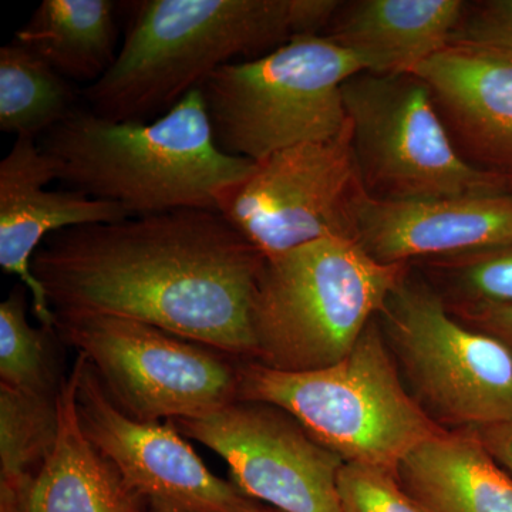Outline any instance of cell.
<instances>
[{
	"label": "cell",
	"mask_w": 512,
	"mask_h": 512,
	"mask_svg": "<svg viewBox=\"0 0 512 512\" xmlns=\"http://www.w3.org/2000/svg\"><path fill=\"white\" fill-rule=\"evenodd\" d=\"M264 262L220 212L183 208L63 229L32 272L55 313L133 319L254 362Z\"/></svg>",
	"instance_id": "cell-1"
},
{
	"label": "cell",
	"mask_w": 512,
	"mask_h": 512,
	"mask_svg": "<svg viewBox=\"0 0 512 512\" xmlns=\"http://www.w3.org/2000/svg\"><path fill=\"white\" fill-rule=\"evenodd\" d=\"M336 0H143L128 3L116 60L84 90L87 109L113 121L170 110L238 57L264 56L296 36L319 35Z\"/></svg>",
	"instance_id": "cell-2"
},
{
	"label": "cell",
	"mask_w": 512,
	"mask_h": 512,
	"mask_svg": "<svg viewBox=\"0 0 512 512\" xmlns=\"http://www.w3.org/2000/svg\"><path fill=\"white\" fill-rule=\"evenodd\" d=\"M39 146L56 180L114 202L130 217L215 210V195L248 177L256 164L218 147L201 89L153 121H113L77 109Z\"/></svg>",
	"instance_id": "cell-3"
},
{
	"label": "cell",
	"mask_w": 512,
	"mask_h": 512,
	"mask_svg": "<svg viewBox=\"0 0 512 512\" xmlns=\"http://www.w3.org/2000/svg\"><path fill=\"white\" fill-rule=\"evenodd\" d=\"M407 274L409 265L380 264L349 238L265 259L252 302L254 362L291 373L335 365Z\"/></svg>",
	"instance_id": "cell-4"
},
{
	"label": "cell",
	"mask_w": 512,
	"mask_h": 512,
	"mask_svg": "<svg viewBox=\"0 0 512 512\" xmlns=\"http://www.w3.org/2000/svg\"><path fill=\"white\" fill-rule=\"evenodd\" d=\"M389 349L376 318L348 356L323 369L279 372L241 360L238 400L285 410L345 463L396 473L413 448L444 429L406 389Z\"/></svg>",
	"instance_id": "cell-5"
},
{
	"label": "cell",
	"mask_w": 512,
	"mask_h": 512,
	"mask_svg": "<svg viewBox=\"0 0 512 512\" xmlns=\"http://www.w3.org/2000/svg\"><path fill=\"white\" fill-rule=\"evenodd\" d=\"M366 72L325 35L296 36L272 52L225 64L201 84L218 147L259 163L348 126L343 84Z\"/></svg>",
	"instance_id": "cell-6"
},
{
	"label": "cell",
	"mask_w": 512,
	"mask_h": 512,
	"mask_svg": "<svg viewBox=\"0 0 512 512\" xmlns=\"http://www.w3.org/2000/svg\"><path fill=\"white\" fill-rule=\"evenodd\" d=\"M377 319L410 394L440 427L512 420L511 350L458 320L440 291L407 274Z\"/></svg>",
	"instance_id": "cell-7"
},
{
	"label": "cell",
	"mask_w": 512,
	"mask_h": 512,
	"mask_svg": "<svg viewBox=\"0 0 512 512\" xmlns=\"http://www.w3.org/2000/svg\"><path fill=\"white\" fill-rule=\"evenodd\" d=\"M363 191L384 201L512 192L457 153L429 86L414 73L362 72L342 87Z\"/></svg>",
	"instance_id": "cell-8"
},
{
	"label": "cell",
	"mask_w": 512,
	"mask_h": 512,
	"mask_svg": "<svg viewBox=\"0 0 512 512\" xmlns=\"http://www.w3.org/2000/svg\"><path fill=\"white\" fill-rule=\"evenodd\" d=\"M55 318L59 339L89 360L111 400L133 419H194L238 400L237 357L133 319Z\"/></svg>",
	"instance_id": "cell-9"
},
{
	"label": "cell",
	"mask_w": 512,
	"mask_h": 512,
	"mask_svg": "<svg viewBox=\"0 0 512 512\" xmlns=\"http://www.w3.org/2000/svg\"><path fill=\"white\" fill-rule=\"evenodd\" d=\"M362 192L348 120L339 136L256 163L215 195V210L269 259L318 239H353L352 207Z\"/></svg>",
	"instance_id": "cell-10"
},
{
	"label": "cell",
	"mask_w": 512,
	"mask_h": 512,
	"mask_svg": "<svg viewBox=\"0 0 512 512\" xmlns=\"http://www.w3.org/2000/svg\"><path fill=\"white\" fill-rule=\"evenodd\" d=\"M167 424L220 454L234 484L252 500L281 512H342L338 477L345 461L285 410L235 400L217 412Z\"/></svg>",
	"instance_id": "cell-11"
},
{
	"label": "cell",
	"mask_w": 512,
	"mask_h": 512,
	"mask_svg": "<svg viewBox=\"0 0 512 512\" xmlns=\"http://www.w3.org/2000/svg\"><path fill=\"white\" fill-rule=\"evenodd\" d=\"M77 356L82 363L77 412L84 434L148 512H264L237 485L214 476L170 424L127 416L89 360Z\"/></svg>",
	"instance_id": "cell-12"
},
{
	"label": "cell",
	"mask_w": 512,
	"mask_h": 512,
	"mask_svg": "<svg viewBox=\"0 0 512 512\" xmlns=\"http://www.w3.org/2000/svg\"><path fill=\"white\" fill-rule=\"evenodd\" d=\"M352 222L353 239L380 264H417L511 241L512 192L384 201L363 191Z\"/></svg>",
	"instance_id": "cell-13"
},
{
	"label": "cell",
	"mask_w": 512,
	"mask_h": 512,
	"mask_svg": "<svg viewBox=\"0 0 512 512\" xmlns=\"http://www.w3.org/2000/svg\"><path fill=\"white\" fill-rule=\"evenodd\" d=\"M55 180V167L36 138L16 137L0 161V266L22 281L40 326L50 329H55V312L32 272L37 249L63 229L130 217L114 202L74 190H47Z\"/></svg>",
	"instance_id": "cell-14"
},
{
	"label": "cell",
	"mask_w": 512,
	"mask_h": 512,
	"mask_svg": "<svg viewBox=\"0 0 512 512\" xmlns=\"http://www.w3.org/2000/svg\"><path fill=\"white\" fill-rule=\"evenodd\" d=\"M413 73L429 86L460 157L512 181V62L447 47Z\"/></svg>",
	"instance_id": "cell-15"
},
{
	"label": "cell",
	"mask_w": 512,
	"mask_h": 512,
	"mask_svg": "<svg viewBox=\"0 0 512 512\" xmlns=\"http://www.w3.org/2000/svg\"><path fill=\"white\" fill-rule=\"evenodd\" d=\"M466 6L461 0L342 2L325 36L353 53L366 72L413 73L447 49Z\"/></svg>",
	"instance_id": "cell-16"
},
{
	"label": "cell",
	"mask_w": 512,
	"mask_h": 512,
	"mask_svg": "<svg viewBox=\"0 0 512 512\" xmlns=\"http://www.w3.org/2000/svg\"><path fill=\"white\" fill-rule=\"evenodd\" d=\"M396 476L424 512H512V476L476 430H441L403 458Z\"/></svg>",
	"instance_id": "cell-17"
},
{
	"label": "cell",
	"mask_w": 512,
	"mask_h": 512,
	"mask_svg": "<svg viewBox=\"0 0 512 512\" xmlns=\"http://www.w3.org/2000/svg\"><path fill=\"white\" fill-rule=\"evenodd\" d=\"M80 357L60 387L59 434L26 493L23 512H141L119 470L87 439L77 412Z\"/></svg>",
	"instance_id": "cell-18"
},
{
	"label": "cell",
	"mask_w": 512,
	"mask_h": 512,
	"mask_svg": "<svg viewBox=\"0 0 512 512\" xmlns=\"http://www.w3.org/2000/svg\"><path fill=\"white\" fill-rule=\"evenodd\" d=\"M13 42L28 47L67 80L97 82L119 53L116 3L43 0Z\"/></svg>",
	"instance_id": "cell-19"
},
{
	"label": "cell",
	"mask_w": 512,
	"mask_h": 512,
	"mask_svg": "<svg viewBox=\"0 0 512 512\" xmlns=\"http://www.w3.org/2000/svg\"><path fill=\"white\" fill-rule=\"evenodd\" d=\"M57 397L0 386V512H23L29 485L56 446Z\"/></svg>",
	"instance_id": "cell-20"
},
{
	"label": "cell",
	"mask_w": 512,
	"mask_h": 512,
	"mask_svg": "<svg viewBox=\"0 0 512 512\" xmlns=\"http://www.w3.org/2000/svg\"><path fill=\"white\" fill-rule=\"evenodd\" d=\"M76 93L69 80L28 47L0 49V130L37 138L72 116Z\"/></svg>",
	"instance_id": "cell-21"
},
{
	"label": "cell",
	"mask_w": 512,
	"mask_h": 512,
	"mask_svg": "<svg viewBox=\"0 0 512 512\" xmlns=\"http://www.w3.org/2000/svg\"><path fill=\"white\" fill-rule=\"evenodd\" d=\"M55 329L35 328L26 318V293L15 288L0 305V386L57 397L66 377L60 372Z\"/></svg>",
	"instance_id": "cell-22"
},
{
	"label": "cell",
	"mask_w": 512,
	"mask_h": 512,
	"mask_svg": "<svg viewBox=\"0 0 512 512\" xmlns=\"http://www.w3.org/2000/svg\"><path fill=\"white\" fill-rule=\"evenodd\" d=\"M421 264L443 279L447 303H512V239L497 247Z\"/></svg>",
	"instance_id": "cell-23"
},
{
	"label": "cell",
	"mask_w": 512,
	"mask_h": 512,
	"mask_svg": "<svg viewBox=\"0 0 512 512\" xmlns=\"http://www.w3.org/2000/svg\"><path fill=\"white\" fill-rule=\"evenodd\" d=\"M338 491L342 512H424L403 490L396 473L383 468L343 464Z\"/></svg>",
	"instance_id": "cell-24"
},
{
	"label": "cell",
	"mask_w": 512,
	"mask_h": 512,
	"mask_svg": "<svg viewBox=\"0 0 512 512\" xmlns=\"http://www.w3.org/2000/svg\"><path fill=\"white\" fill-rule=\"evenodd\" d=\"M448 47L512 62V0L467 3Z\"/></svg>",
	"instance_id": "cell-25"
},
{
	"label": "cell",
	"mask_w": 512,
	"mask_h": 512,
	"mask_svg": "<svg viewBox=\"0 0 512 512\" xmlns=\"http://www.w3.org/2000/svg\"><path fill=\"white\" fill-rule=\"evenodd\" d=\"M447 305L458 320L466 323L470 328L501 340L512 352V303H447Z\"/></svg>",
	"instance_id": "cell-26"
},
{
	"label": "cell",
	"mask_w": 512,
	"mask_h": 512,
	"mask_svg": "<svg viewBox=\"0 0 512 512\" xmlns=\"http://www.w3.org/2000/svg\"><path fill=\"white\" fill-rule=\"evenodd\" d=\"M476 431L491 456L512 476V420Z\"/></svg>",
	"instance_id": "cell-27"
},
{
	"label": "cell",
	"mask_w": 512,
	"mask_h": 512,
	"mask_svg": "<svg viewBox=\"0 0 512 512\" xmlns=\"http://www.w3.org/2000/svg\"><path fill=\"white\" fill-rule=\"evenodd\" d=\"M141 512H146V511H141ZM264 512H281V511H278V510H275V508H272V510H264Z\"/></svg>",
	"instance_id": "cell-28"
}]
</instances>
